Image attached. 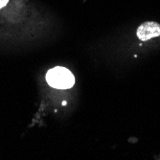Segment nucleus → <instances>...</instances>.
Here are the masks:
<instances>
[{"instance_id":"nucleus-1","label":"nucleus","mask_w":160,"mask_h":160,"mask_svg":"<svg viewBox=\"0 0 160 160\" xmlns=\"http://www.w3.org/2000/svg\"><path fill=\"white\" fill-rule=\"evenodd\" d=\"M46 82L54 88L68 89L74 85L75 78L67 68L57 66L47 72Z\"/></svg>"},{"instance_id":"nucleus-2","label":"nucleus","mask_w":160,"mask_h":160,"mask_svg":"<svg viewBox=\"0 0 160 160\" xmlns=\"http://www.w3.org/2000/svg\"><path fill=\"white\" fill-rule=\"evenodd\" d=\"M137 36L143 41L160 36V24L154 21L144 22L137 29Z\"/></svg>"},{"instance_id":"nucleus-3","label":"nucleus","mask_w":160,"mask_h":160,"mask_svg":"<svg viewBox=\"0 0 160 160\" xmlns=\"http://www.w3.org/2000/svg\"><path fill=\"white\" fill-rule=\"evenodd\" d=\"M8 1H9V0H0V9L3 8L5 5H7Z\"/></svg>"}]
</instances>
